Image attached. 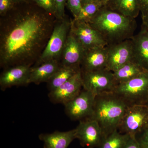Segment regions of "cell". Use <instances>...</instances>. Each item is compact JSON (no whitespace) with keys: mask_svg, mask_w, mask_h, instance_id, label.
<instances>
[{"mask_svg":"<svg viewBox=\"0 0 148 148\" xmlns=\"http://www.w3.org/2000/svg\"><path fill=\"white\" fill-rule=\"evenodd\" d=\"M56 20L41 8L12 9L1 16V68L34 66L47 45Z\"/></svg>","mask_w":148,"mask_h":148,"instance_id":"cell-1","label":"cell"},{"mask_svg":"<svg viewBox=\"0 0 148 148\" xmlns=\"http://www.w3.org/2000/svg\"><path fill=\"white\" fill-rule=\"evenodd\" d=\"M101 34L108 45L131 39L138 25L135 18L103 6L88 22Z\"/></svg>","mask_w":148,"mask_h":148,"instance_id":"cell-2","label":"cell"},{"mask_svg":"<svg viewBox=\"0 0 148 148\" xmlns=\"http://www.w3.org/2000/svg\"><path fill=\"white\" fill-rule=\"evenodd\" d=\"M129 106L112 92L95 97L93 112L90 118L98 122L105 138L117 130Z\"/></svg>","mask_w":148,"mask_h":148,"instance_id":"cell-3","label":"cell"},{"mask_svg":"<svg viewBox=\"0 0 148 148\" xmlns=\"http://www.w3.org/2000/svg\"><path fill=\"white\" fill-rule=\"evenodd\" d=\"M72 19L65 17L56 19L47 45L40 58L33 66L51 60L60 61L71 27Z\"/></svg>","mask_w":148,"mask_h":148,"instance_id":"cell-4","label":"cell"},{"mask_svg":"<svg viewBox=\"0 0 148 148\" xmlns=\"http://www.w3.org/2000/svg\"><path fill=\"white\" fill-rule=\"evenodd\" d=\"M128 106L148 104V72L116 85L112 91Z\"/></svg>","mask_w":148,"mask_h":148,"instance_id":"cell-5","label":"cell"},{"mask_svg":"<svg viewBox=\"0 0 148 148\" xmlns=\"http://www.w3.org/2000/svg\"><path fill=\"white\" fill-rule=\"evenodd\" d=\"M148 127V104L128 106L118 130L135 137Z\"/></svg>","mask_w":148,"mask_h":148,"instance_id":"cell-6","label":"cell"},{"mask_svg":"<svg viewBox=\"0 0 148 148\" xmlns=\"http://www.w3.org/2000/svg\"><path fill=\"white\" fill-rule=\"evenodd\" d=\"M81 73L83 88L92 92L95 96L112 92L115 87L113 73L107 69Z\"/></svg>","mask_w":148,"mask_h":148,"instance_id":"cell-7","label":"cell"},{"mask_svg":"<svg viewBox=\"0 0 148 148\" xmlns=\"http://www.w3.org/2000/svg\"><path fill=\"white\" fill-rule=\"evenodd\" d=\"M95 97L92 92L83 88L76 97L64 105L66 114L73 121H80L90 118Z\"/></svg>","mask_w":148,"mask_h":148,"instance_id":"cell-8","label":"cell"},{"mask_svg":"<svg viewBox=\"0 0 148 148\" xmlns=\"http://www.w3.org/2000/svg\"><path fill=\"white\" fill-rule=\"evenodd\" d=\"M75 129L76 138L83 147L97 148L105 138L98 122L90 118L80 121Z\"/></svg>","mask_w":148,"mask_h":148,"instance_id":"cell-9","label":"cell"},{"mask_svg":"<svg viewBox=\"0 0 148 148\" xmlns=\"http://www.w3.org/2000/svg\"><path fill=\"white\" fill-rule=\"evenodd\" d=\"M71 32L84 50L108 45L99 32L87 22L72 19Z\"/></svg>","mask_w":148,"mask_h":148,"instance_id":"cell-10","label":"cell"},{"mask_svg":"<svg viewBox=\"0 0 148 148\" xmlns=\"http://www.w3.org/2000/svg\"><path fill=\"white\" fill-rule=\"evenodd\" d=\"M106 69L114 72L130 61L133 60V44L132 39L125 40L118 43L107 46Z\"/></svg>","mask_w":148,"mask_h":148,"instance_id":"cell-11","label":"cell"},{"mask_svg":"<svg viewBox=\"0 0 148 148\" xmlns=\"http://www.w3.org/2000/svg\"><path fill=\"white\" fill-rule=\"evenodd\" d=\"M82 89V76L80 71L64 84L49 92L48 97L52 103L64 105L76 97Z\"/></svg>","mask_w":148,"mask_h":148,"instance_id":"cell-12","label":"cell"},{"mask_svg":"<svg viewBox=\"0 0 148 148\" xmlns=\"http://www.w3.org/2000/svg\"><path fill=\"white\" fill-rule=\"evenodd\" d=\"M31 66L20 65L3 69L0 75L1 90L14 86H22L29 84Z\"/></svg>","mask_w":148,"mask_h":148,"instance_id":"cell-13","label":"cell"},{"mask_svg":"<svg viewBox=\"0 0 148 148\" xmlns=\"http://www.w3.org/2000/svg\"><path fill=\"white\" fill-rule=\"evenodd\" d=\"M107 46L86 49L80 65L81 71H92L107 69Z\"/></svg>","mask_w":148,"mask_h":148,"instance_id":"cell-14","label":"cell"},{"mask_svg":"<svg viewBox=\"0 0 148 148\" xmlns=\"http://www.w3.org/2000/svg\"><path fill=\"white\" fill-rule=\"evenodd\" d=\"M84 50L70 31L59 61L60 65L80 67Z\"/></svg>","mask_w":148,"mask_h":148,"instance_id":"cell-15","label":"cell"},{"mask_svg":"<svg viewBox=\"0 0 148 148\" xmlns=\"http://www.w3.org/2000/svg\"><path fill=\"white\" fill-rule=\"evenodd\" d=\"M133 61L148 72V31L143 26L132 39Z\"/></svg>","mask_w":148,"mask_h":148,"instance_id":"cell-16","label":"cell"},{"mask_svg":"<svg viewBox=\"0 0 148 148\" xmlns=\"http://www.w3.org/2000/svg\"><path fill=\"white\" fill-rule=\"evenodd\" d=\"M39 138L44 148H68L76 138L75 129L66 132L56 131L51 133H42Z\"/></svg>","mask_w":148,"mask_h":148,"instance_id":"cell-17","label":"cell"},{"mask_svg":"<svg viewBox=\"0 0 148 148\" xmlns=\"http://www.w3.org/2000/svg\"><path fill=\"white\" fill-rule=\"evenodd\" d=\"M59 61L51 60L46 61L38 66L31 67L29 83L39 84L47 83L60 67Z\"/></svg>","mask_w":148,"mask_h":148,"instance_id":"cell-18","label":"cell"},{"mask_svg":"<svg viewBox=\"0 0 148 148\" xmlns=\"http://www.w3.org/2000/svg\"><path fill=\"white\" fill-rule=\"evenodd\" d=\"M148 72L135 61H130L113 73L116 86L126 82Z\"/></svg>","mask_w":148,"mask_h":148,"instance_id":"cell-19","label":"cell"},{"mask_svg":"<svg viewBox=\"0 0 148 148\" xmlns=\"http://www.w3.org/2000/svg\"><path fill=\"white\" fill-rule=\"evenodd\" d=\"M81 71L80 67L60 66L47 83L49 92L58 88Z\"/></svg>","mask_w":148,"mask_h":148,"instance_id":"cell-20","label":"cell"},{"mask_svg":"<svg viewBox=\"0 0 148 148\" xmlns=\"http://www.w3.org/2000/svg\"><path fill=\"white\" fill-rule=\"evenodd\" d=\"M105 6L125 16L135 18L140 12L137 0H109Z\"/></svg>","mask_w":148,"mask_h":148,"instance_id":"cell-21","label":"cell"},{"mask_svg":"<svg viewBox=\"0 0 148 148\" xmlns=\"http://www.w3.org/2000/svg\"><path fill=\"white\" fill-rule=\"evenodd\" d=\"M130 138L128 134L116 130L106 137L97 148H124Z\"/></svg>","mask_w":148,"mask_h":148,"instance_id":"cell-22","label":"cell"},{"mask_svg":"<svg viewBox=\"0 0 148 148\" xmlns=\"http://www.w3.org/2000/svg\"><path fill=\"white\" fill-rule=\"evenodd\" d=\"M103 7V6L97 1L84 4L82 5L78 16L74 19L77 21L88 22Z\"/></svg>","mask_w":148,"mask_h":148,"instance_id":"cell-23","label":"cell"},{"mask_svg":"<svg viewBox=\"0 0 148 148\" xmlns=\"http://www.w3.org/2000/svg\"><path fill=\"white\" fill-rule=\"evenodd\" d=\"M38 6L55 16V3L54 0H32Z\"/></svg>","mask_w":148,"mask_h":148,"instance_id":"cell-24","label":"cell"},{"mask_svg":"<svg viewBox=\"0 0 148 148\" xmlns=\"http://www.w3.org/2000/svg\"><path fill=\"white\" fill-rule=\"evenodd\" d=\"M55 3V16L56 19H62L65 17V7L67 0H54Z\"/></svg>","mask_w":148,"mask_h":148,"instance_id":"cell-25","label":"cell"},{"mask_svg":"<svg viewBox=\"0 0 148 148\" xmlns=\"http://www.w3.org/2000/svg\"><path fill=\"white\" fill-rule=\"evenodd\" d=\"M68 7L75 18L78 15L82 7V0H67Z\"/></svg>","mask_w":148,"mask_h":148,"instance_id":"cell-26","label":"cell"},{"mask_svg":"<svg viewBox=\"0 0 148 148\" xmlns=\"http://www.w3.org/2000/svg\"><path fill=\"white\" fill-rule=\"evenodd\" d=\"M135 137L140 147L148 148V127L137 134Z\"/></svg>","mask_w":148,"mask_h":148,"instance_id":"cell-27","label":"cell"},{"mask_svg":"<svg viewBox=\"0 0 148 148\" xmlns=\"http://www.w3.org/2000/svg\"><path fill=\"white\" fill-rule=\"evenodd\" d=\"M15 4L13 0H0V15L4 16L10 11Z\"/></svg>","mask_w":148,"mask_h":148,"instance_id":"cell-28","label":"cell"},{"mask_svg":"<svg viewBox=\"0 0 148 148\" xmlns=\"http://www.w3.org/2000/svg\"><path fill=\"white\" fill-rule=\"evenodd\" d=\"M137 3L141 14L148 12V0H137Z\"/></svg>","mask_w":148,"mask_h":148,"instance_id":"cell-29","label":"cell"},{"mask_svg":"<svg viewBox=\"0 0 148 148\" xmlns=\"http://www.w3.org/2000/svg\"><path fill=\"white\" fill-rule=\"evenodd\" d=\"M124 148H141L135 137H131L130 138L129 140Z\"/></svg>","mask_w":148,"mask_h":148,"instance_id":"cell-30","label":"cell"},{"mask_svg":"<svg viewBox=\"0 0 148 148\" xmlns=\"http://www.w3.org/2000/svg\"><path fill=\"white\" fill-rule=\"evenodd\" d=\"M143 24L142 26L145 27L148 31V12L144 14H142Z\"/></svg>","mask_w":148,"mask_h":148,"instance_id":"cell-31","label":"cell"},{"mask_svg":"<svg viewBox=\"0 0 148 148\" xmlns=\"http://www.w3.org/2000/svg\"><path fill=\"white\" fill-rule=\"evenodd\" d=\"M109 1V0H97V1L101 3L103 6H105L107 5Z\"/></svg>","mask_w":148,"mask_h":148,"instance_id":"cell-32","label":"cell"},{"mask_svg":"<svg viewBox=\"0 0 148 148\" xmlns=\"http://www.w3.org/2000/svg\"><path fill=\"white\" fill-rule=\"evenodd\" d=\"M14 4L21 3H26L29 0H13Z\"/></svg>","mask_w":148,"mask_h":148,"instance_id":"cell-33","label":"cell"},{"mask_svg":"<svg viewBox=\"0 0 148 148\" xmlns=\"http://www.w3.org/2000/svg\"><path fill=\"white\" fill-rule=\"evenodd\" d=\"M97 0H82V5L86 3L91 2L95 1Z\"/></svg>","mask_w":148,"mask_h":148,"instance_id":"cell-34","label":"cell"},{"mask_svg":"<svg viewBox=\"0 0 148 148\" xmlns=\"http://www.w3.org/2000/svg\"></svg>","mask_w":148,"mask_h":148,"instance_id":"cell-35","label":"cell"}]
</instances>
